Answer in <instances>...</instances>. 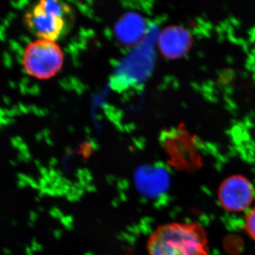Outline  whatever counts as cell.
Instances as JSON below:
<instances>
[{
  "mask_svg": "<svg viewBox=\"0 0 255 255\" xmlns=\"http://www.w3.org/2000/svg\"><path fill=\"white\" fill-rule=\"evenodd\" d=\"M205 229L195 223H169L156 228L147 241L149 255H209Z\"/></svg>",
  "mask_w": 255,
  "mask_h": 255,
  "instance_id": "cell-1",
  "label": "cell"
},
{
  "mask_svg": "<svg viewBox=\"0 0 255 255\" xmlns=\"http://www.w3.org/2000/svg\"><path fill=\"white\" fill-rule=\"evenodd\" d=\"M75 12L71 6L59 0H41L25 13L23 21L38 39H61L73 28Z\"/></svg>",
  "mask_w": 255,
  "mask_h": 255,
  "instance_id": "cell-2",
  "label": "cell"
},
{
  "mask_svg": "<svg viewBox=\"0 0 255 255\" xmlns=\"http://www.w3.org/2000/svg\"><path fill=\"white\" fill-rule=\"evenodd\" d=\"M64 55L55 41L37 39L31 42L23 52V69L28 75L38 80H48L61 70Z\"/></svg>",
  "mask_w": 255,
  "mask_h": 255,
  "instance_id": "cell-3",
  "label": "cell"
},
{
  "mask_svg": "<svg viewBox=\"0 0 255 255\" xmlns=\"http://www.w3.org/2000/svg\"><path fill=\"white\" fill-rule=\"evenodd\" d=\"M255 198V189L245 176L232 175L223 181L218 191V199L225 211L240 213L249 209Z\"/></svg>",
  "mask_w": 255,
  "mask_h": 255,
  "instance_id": "cell-4",
  "label": "cell"
},
{
  "mask_svg": "<svg viewBox=\"0 0 255 255\" xmlns=\"http://www.w3.org/2000/svg\"><path fill=\"white\" fill-rule=\"evenodd\" d=\"M192 37L185 28L169 26L159 37V48L166 58L177 59L187 54L192 46Z\"/></svg>",
  "mask_w": 255,
  "mask_h": 255,
  "instance_id": "cell-5",
  "label": "cell"
},
{
  "mask_svg": "<svg viewBox=\"0 0 255 255\" xmlns=\"http://www.w3.org/2000/svg\"><path fill=\"white\" fill-rule=\"evenodd\" d=\"M147 30L145 19L135 12H128L124 15L114 27L116 37L124 46H134L139 43Z\"/></svg>",
  "mask_w": 255,
  "mask_h": 255,
  "instance_id": "cell-6",
  "label": "cell"
},
{
  "mask_svg": "<svg viewBox=\"0 0 255 255\" xmlns=\"http://www.w3.org/2000/svg\"><path fill=\"white\" fill-rule=\"evenodd\" d=\"M245 230L248 236L255 241V206L247 214L245 220Z\"/></svg>",
  "mask_w": 255,
  "mask_h": 255,
  "instance_id": "cell-7",
  "label": "cell"
}]
</instances>
